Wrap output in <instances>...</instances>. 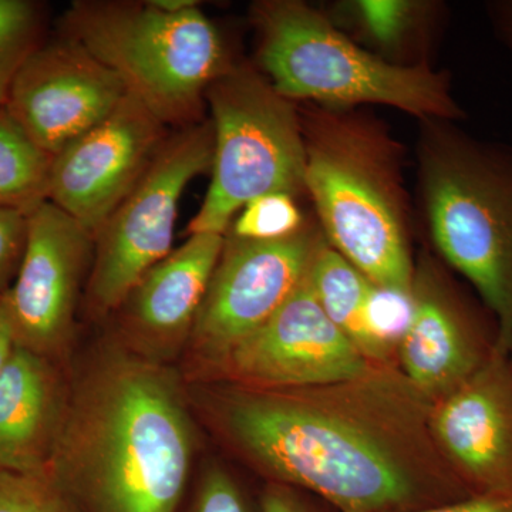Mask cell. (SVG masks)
Listing matches in <instances>:
<instances>
[{"label": "cell", "instance_id": "1", "mask_svg": "<svg viewBox=\"0 0 512 512\" xmlns=\"http://www.w3.org/2000/svg\"><path fill=\"white\" fill-rule=\"evenodd\" d=\"M434 402L377 365L348 382L234 390L229 439L274 484L336 512H412L470 497L431 433Z\"/></svg>", "mask_w": 512, "mask_h": 512}, {"label": "cell", "instance_id": "2", "mask_svg": "<svg viewBox=\"0 0 512 512\" xmlns=\"http://www.w3.org/2000/svg\"><path fill=\"white\" fill-rule=\"evenodd\" d=\"M192 456L190 419L170 375L119 356L77 396L49 477L80 512H175Z\"/></svg>", "mask_w": 512, "mask_h": 512}, {"label": "cell", "instance_id": "3", "mask_svg": "<svg viewBox=\"0 0 512 512\" xmlns=\"http://www.w3.org/2000/svg\"><path fill=\"white\" fill-rule=\"evenodd\" d=\"M302 128L305 190L323 237L373 284L410 298L416 268L396 141L348 109L320 106Z\"/></svg>", "mask_w": 512, "mask_h": 512}, {"label": "cell", "instance_id": "4", "mask_svg": "<svg viewBox=\"0 0 512 512\" xmlns=\"http://www.w3.org/2000/svg\"><path fill=\"white\" fill-rule=\"evenodd\" d=\"M420 183L431 239L497 320L512 346V148L477 140L448 121H423Z\"/></svg>", "mask_w": 512, "mask_h": 512}, {"label": "cell", "instance_id": "5", "mask_svg": "<svg viewBox=\"0 0 512 512\" xmlns=\"http://www.w3.org/2000/svg\"><path fill=\"white\" fill-rule=\"evenodd\" d=\"M252 18L265 77L288 100H311L340 110L383 104L423 121L463 116L446 74L424 64L386 62L305 3L268 0L255 6Z\"/></svg>", "mask_w": 512, "mask_h": 512}, {"label": "cell", "instance_id": "6", "mask_svg": "<svg viewBox=\"0 0 512 512\" xmlns=\"http://www.w3.org/2000/svg\"><path fill=\"white\" fill-rule=\"evenodd\" d=\"M63 29L167 127L200 123L208 87L232 64L220 30L200 8L167 13L150 0H80Z\"/></svg>", "mask_w": 512, "mask_h": 512}, {"label": "cell", "instance_id": "7", "mask_svg": "<svg viewBox=\"0 0 512 512\" xmlns=\"http://www.w3.org/2000/svg\"><path fill=\"white\" fill-rule=\"evenodd\" d=\"M214 131L212 178L190 235H225L239 211L274 192L305 188V140L293 101L252 67H231L208 87Z\"/></svg>", "mask_w": 512, "mask_h": 512}, {"label": "cell", "instance_id": "8", "mask_svg": "<svg viewBox=\"0 0 512 512\" xmlns=\"http://www.w3.org/2000/svg\"><path fill=\"white\" fill-rule=\"evenodd\" d=\"M214 131L200 121L168 136L133 191L94 237L89 303L117 311L138 282L170 254L178 205L187 185L211 170Z\"/></svg>", "mask_w": 512, "mask_h": 512}, {"label": "cell", "instance_id": "9", "mask_svg": "<svg viewBox=\"0 0 512 512\" xmlns=\"http://www.w3.org/2000/svg\"><path fill=\"white\" fill-rule=\"evenodd\" d=\"M323 238L308 225L275 241L225 237L192 328L195 346L222 360L261 329L301 285Z\"/></svg>", "mask_w": 512, "mask_h": 512}, {"label": "cell", "instance_id": "10", "mask_svg": "<svg viewBox=\"0 0 512 512\" xmlns=\"http://www.w3.org/2000/svg\"><path fill=\"white\" fill-rule=\"evenodd\" d=\"M167 128L128 93L106 120L53 157L49 201L94 239L153 163Z\"/></svg>", "mask_w": 512, "mask_h": 512}, {"label": "cell", "instance_id": "11", "mask_svg": "<svg viewBox=\"0 0 512 512\" xmlns=\"http://www.w3.org/2000/svg\"><path fill=\"white\" fill-rule=\"evenodd\" d=\"M221 362L239 382L266 390L348 382L377 366L329 319L308 274L278 312Z\"/></svg>", "mask_w": 512, "mask_h": 512}, {"label": "cell", "instance_id": "12", "mask_svg": "<svg viewBox=\"0 0 512 512\" xmlns=\"http://www.w3.org/2000/svg\"><path fill=\"white\" fill-rule=\"evenodd\" d=\"M126 84L83 46L63 37L37 46L10 86L8 107L53 157L119 107Z\"/></svg>", "mask_w": 512, "mask_h": 512}, {"label": "cell", "instance_id": "13", "mask_svg": "<svg viewBox=\"0 0 512 512\" xmlns=\"http://www.w3.org/2000/svg\"><path fill=\"white\" fill-rule=\"evenodd\" d=\"M25 251L15 284L3 295L16 343L40 353L69 338L80 279L94 239L46 201L26 215Z\"/></svg>", "mask_w": 512, "mask_h": 512}, {"label": "cell", "instance_id": "14", "mask_svg": "<svg viewBox=\"0 0 512 512\" xmlns=\"http://www.w3.org/2000/svg\"><path fill=\"white\" fill-rule=\"evenodd\" d=\"M437 447L471 495L512 494L510 352L495 345L484 365L431 407Z\"/></svg>", "mask_w": 512, "mask_h": 512}, {"label": "cell", "instance_id": "15", "mask_svg": "<svg viewBox=\"0 0 512 512\" xmlns=\"http://www.w3.org/2000/svg\"><path fill=\"white\" fill-rule=\"evenodd\" d=\"M493 348L441 276L427 266L416 269L412 315L397 346L410 384L436 403L473 376Z\"/></svg>", "mask_w": 512, "mask_h": 512}, {"label": "cell", "instance_id": "16", "mask_svg": "<svg viewBox=\"0 0 512 512\" xmlns=\"http://www.w3.org/2000/svg\"><path fill=\"white\" fill-rule=\"evenodd\" d=\"M225 235L195 234L143 276L119 309L131 335L168 346L192 332L217 268Z\"/></svg>", "mask_w": 512, "mask_h": 512}, {"label": "cell", "instance_id": "17", "mask_svg": "<svg viewBox=\"0 0 512 512\" xmlns=\"http://www.w3.org/2000/svg\"><path fill=\"white\" fill-rule=\"evenodd\" d=\"M56 420L52 373L40 355L16 345L0 370V467L49 477Z\"/></svg>", "mask_w": 512, "mask_h": 512}, {"label": "cell", "instance_id": "18", "mask_svg": "<svg viewBox=\"0 0 512 512\" xmlns=\"http://www.w3.org/2000/svg\"><path fill=\"white\" fill-rule=\"evenodd\" d=\"M313 292L329 319L373 365H386L392 353L377 339L372 303L377 285L343 258L325 238L308 271Z\"/></svg>", "mask_w": 512, "mask_h": 512}, {"label": "cell", "instance_id": "19", "mask_svg": "<svg viewBox=\"0 0 512 512\" xmlns=\"http://www.w3.org/2000/svg\"><path fill=\"white\" fill-rule=\"evenodd\" d=\"M52 164V154L0 106V208L28 215L49 201Z\"/></svg>", "mask_w": 512, "mask_h": 512}, {"label": "cell", "instance_id": "20", "mask_svg": "<svg viewBox=\"0 0 512 512\" xmlns=\"http://www.w3.org/2000/svg\"><path fill=\"white\" fill-rule=\"evenodd\" d=\"M39 15L28 0H0V106L20 67L36 49Z\"/></svg>", "mask_w": 512, "mask_h": 512}, {"label": "cell", "instance_id": "21", "mask_svg": "<svg viewBox=\"0 0 512 512\" xmlns=\"http://www.w3.org/2000/svg\"><path fill=\"white\" fill-rule=\"evenodd\" d=\"M303 225L293 195L274 192L248 202L235 218L231 235L248 241H275L291 237Z\"/></svg>", "mask_w": 512, "mask_h": 512}, {"label": "cell", "instance_id": "22", "mask_svg": "<svg viewBox=\"0 0 512 512\" xmlns=\"http://www.w3.org/2000/svg\"><path fill=\"white\" fill-rule=\"evenodd\" d=\"M0 512L80 511L52 478L0 467Z\"/></svg>", "mask_w": 512, "mask_h": 512}, {"label": "cell", "instance_id": "23", "mask_svg": "<svg viewBox=\"0 0 512 512\" xmlns=\"http://www.w3.org/2000/svg\"><path fill=\"white\" fill-rule=\"evenodd\" d=\"M350 8L359 20L360 28L384 49L399 46L421 9L420 3L406 0H360Z\"/></svg>", "mask_w": 512, "mask_h": 512}, {"label": "cell", "instance_id": "24", "mask_svg": "<svg viewBox=\"0 0 512 512\" xmlns=\"http://www.w3.org/2000/svg\"><path fill=\"white\" fill-rule=\"evenodd\" d=\"M191 512H254L248 498L227 471L212 467L201 478Z\"/></svg>", "mask_w": 512, "mask_h": 512}, {"label": "cell", "instance_id": "25", "mask_svg": "<svg viewBox=\"0 0 512 512\" xmlns=\"http://www.w3.org/2000/svg\"><path fill=\"white\" fill-rule=\"evenodd\" d=\"M28 221L22 212L0 208V292L18 274L25 251Z\"/></svg>", "mask_w": 512, "mask_h": 512}, {"label": "cell", "instance_id": "26", "mask_svg": "<svg viewBox=\"0 0 512 512\" xmlns=\"http://www.w3.org/2000/svg\"><path fill=\"white\" fill-rule=\"evenodd\" d=\"M261 512H325L302 497L295 488L271 484L261 495Z\"/></svg>", "mask_w": 512, "mask_h": 512}, {"label": "cell", "instance_id": "27", "mask_svg": "<svg viewBox=\"0 0 512 512\" xmlns=\"http://www.w3.org/2000/svg\"><path fill=\"white\" fill-rule=\"evenodd\" d=\"M412 512H512V494H478Z\"/></svg>", "mask_w": 512, "mask_h": 512}, {"label": "cell", "instance_id": "28", "mask_svg": "<svg viewBox=\"0 0 512 512\" xmlns=\"http://www.w3.org/2000/svg\"><path fill=\"white\" fill-rule=\"evenodd\" d=\"M16 336L13 330L12 322H10L8 309L3 302V295L0 296V370L8 363L9 357L15 350Z\"/></svg>", "mask_w": 512, "mask_h": 512}, {"label": "cell", "instance_id": "29", "mask_svg": "<svg viewBox=\"0 0 512 512\" xmlns=\"http://www.w3.org/2000/svg\"><path fill=\"white\" fill-rule=\"evenodd\" d=\"M157 9L167 13H181L200 8V2L195 0H150Z\"/></svg>", "mask_w": 512, "mask_h": 512}, {"label": "cell", "instance_id": "30", "mask_svg": "<svg viewBox=\"0 0 512 512\" xmlns=\"http://www.w3.org/2000/svg\"><path fill=\"white\" fill-rule=\"evenodd\" d=\"M497 19L505 40L512 47V2L501 3L497 6Z\"/></svg>", "mask_w": 512, "mask_h": 512}, {"label": "cell", "instance_id": "31", "mask_svg": "<svg viewBox=\"0 0 512 512\" xmlns=\"http://www.w3.org/2000/svg\"><path fill=\"white\" fill-rule=\"evenodd\" d=\"M510 365H511V375H512V346L510 350Z\"/></svg>", "mask_w": 512, "mask_h": 512}]
</instances>
